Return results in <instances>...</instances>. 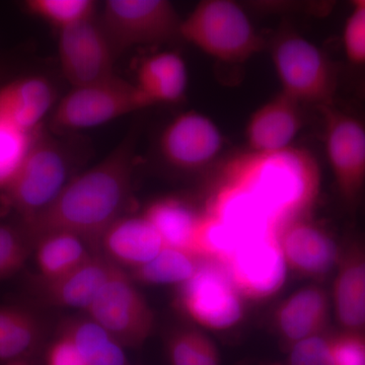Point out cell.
<instances>
[{
  "mask_svg": "<svg viewBox=\"0 0 365 365\" xmlns=\"http://www.w3.org/2000/svg\"><path fill=\"white\" fill-rule=\"evenodd\" d=\"M137 137V129L129 132L104 160L67 182L47 208L24 223L30 242L64 232L98 246L130 195Z\"/></svg>",
  "mask_w": 365,
  "mask_h": 365,
  "instance_id": "cell-1",
  "label": "cell"
},
{
  "mask_svg": "<svg viewBox=\"0 0 365 365\" xmlns=\"http://www.w3.org/2000/svg\"><path fill=\"white\" fill-rule=\"evenodd\" d=\"M222 182L244 192L279 230L290 220L309 216L318 200L321 174L309 153L289 148L252 153L234 163Z\"/></svg>",
  "mask_w": 365,
  "mask_h": 365,
  "instance_id": "cell-2",
  "label": "cell"
},
{
  "mask_svg": "<svg viewBox=\"0 0 365 365\" xmlns=\"http://www.w3.org/2000/svg\"><path fill=\"white\" fill-rule=\"evenodd\" d=\"M180 38L212 58L237 63L264 48V40L239 4L203 0L182 19Z\"/></svg>",
  "mask_w": 365,
  "mask_h": 365,
  "instance_id": "cell-3",
  "label": "cell"
},
{
  "mask_svg": "<svg viewBox=\"0 0 365 365\" xmlns=\"http://www.w3.org/2000/svg\"><path fill=\"white\" fill-rule=\"evenodd\" d=\"M272 62L281 93L300 105L322 108L334 104L338 73L325 53L309 40L285 34L274 43Z\"/></svg>",
  "mask_w": 365,
  "mask_h": 365,
  "instance_id": "cell-4",
  "label": "cell"
},
{
  "mask_svg": "<svg viewBox=\"0 0 365 365\" xmlns=\"http://www.w3.org/2000/svg\"><path fill=\"white\" fill-rule=\"evenodd\" d=\"M148 107L135 83L115 74L93 85L72 88L55 107L51 127L60 132L85 130Z\"/></svg>",
  "mask_w": 365,
  "mask_h": 365,
  "instance_id": "cell-5",
  "label": "cell"
},
{
  "mask_svg": "<svg viewBox=\"0 0 365 365\" xmlns=\"http://www.w3.org/2000/svg\"><path fill=\"white\" fill-rule=\"evenodd\" d=\"M68 158L52 137L41 130L20 170L4 192L7 206L24 223L47 208L67 184Z\"/></svg>",
  "mask_w": 365,
  "mask_h": 365,
  "instance_id": "cell-6",
  "label": "cell"
},
{
  "mask_svg": "<svg viewBox=\"0 0 365 365\" xmlns=\"http://www.w3.org/2000/svg\"><path fill=\"white\" fill-rule=\"evenodd\" d=\"M98 21L117 55L180 38L182 19L168 0H108Z\"/></svg>",
  "mask_w": 365,
  "mask_h": 365,
  "instance_id": "cell-7",
  "label": "cell"
},
{
  "mask_svg": "<svg viewBox=\"0 0 365 365\" xmlns=\"http://www.w3.org/2000/svg\"><path fill=\"white\" fill-rule=\"evenodd\" d=\"M86 312L123 348L141 347L155 328L150 304L118 265Z\"/></svg>",
  "mask_w": 365,
  "mask_h": 365,
  "instance_id": "cell-8",
  "label": "cell"
},
{
  "mask_svg": "<svg viewBox=\"0 0 365 365\" xmlns=\"http://www.w3.org/2000/svg\"><path fill=\"white\" fill-rule=\"evenodd\" d=\"M244 297L220 262L203 259L195 274L178 290V306L209 330L223 331L242 321Z\"/></svg>",
  "mask_w": 365,
  "mask_h": 365,
  "instance_id": "cell-9",
  "label": "cell"
},
{
  "mask_svg": "<svg viewBox=\"0 0 365 365\" xmlns=\"http://www.w3.org/2000/svg\"><path fill=\"white\" fill-rule=\"evenodd\" d=\"M319 110L336 187L346 207L354 210L365 187V123L356 115L334 104Z\"/></svg>",
  "mask_w": 365,
  "mask_h": 365,
  "instance_id": "cell-10",
  "label": "cell"
},
{
  "mask_svg": "<svg viewBox=\"0 0 365 365\" xmlns=\"http://www.w3.org/2000/svg\"><path fill=\"white\" fill-rule=\"evenodd\" d=\"M57 47L60 68L72 88L115 76L116 53L96 19L59 31Z\"/></svg>",
  "mask_w": 365,
  "mask_h": 365,
  "instance_id": "cell-11",
  "label": "cell"
},
{
  "mask_svg": "<svg viewBox=\"0 0 365 365\" xmlns=\"http://www.w3.org/2000/svg\"><path fill=\"white\" fill-rule=\"evenodd\" d=\"M222 264L244 299H270L287 280V265L277 235L244 242Z\"/></svg>",
  "mask_w": 365,
  "mask_h": 365,
  "instance_id": "cell-12",
  "label": "cell"
},
{
  "mask_svg": "<svg viewBox=\"0 0 365 365\" xmlns=\"http://www.w3.org/2000/svg\"><path fill=\"white\" fill-rule=\"evenodd\" d=\"M223 137L217 125L195 111L182 113L163 130L160 151L173 168L185 172L202 170L220 155Z\"/></svg>",
  "mask_w": 365,
  "mask_h": 365,
  "instance_id": "cell-13",
  "label": "cell"
},
{
  "mask_svg": "<svg viewBox=\"0 0 365 365\" xmlns=\"http://www.w3.org/2000/svg\"><path fill=\"white\" fill-rule=\"evenodd\" d=\"M277 237L287 268L295 273L324 279L335 272L340 245L323 227L309 220V216L283 225Z\"/></svg>",
  "mask_w": 365,
  "mask_h": 365,
  "instance_id": "cell-14",
  "label": "cell"
},
{
  "mask_svg": "<svg viewBox=\"0 0 365 365\" xmlns=\"http://www.w3.org/2000/svg\"><path fill=\"white\" fill-rule=\"evenodd\" d=\"M331 304L340 330L365 334L364 237L352 235L340 245Z\"/></svg>",
  "mask_w": 365,
  "mask_h": 365,
  "instance_id": "cell-15",
  "label": "cell"
},
{
  "mask_svg": "<svg viewBox=\"0 0 365 365\" xmlns=\"http://www.w3.org/2000/svg\"><path fill=\"white\" fill-rule=\"evenodd\" d=\"M302 125L299 103L280 91L250 118L246 128L250 150L267 155L287 150Z\"/></svg>",
  "mask_w": 365,
  "mask_h": 365,
  "instance_id": "cell-16",
  "label": "cell"
},
{
  "mask_svg": "<svg viewBox=\"0 0 365 365\" xmlns=\"http://www.w3.org/2000/svg\"><path fill=\"white\" fill-rule=\"evenodd\" d=\"M98 246L119 267H141L165 246L155 228L144 216H121L106 230Z\"/></svg>",
  "mask_w": 365,
  "mask_h": 365,
  "instance_id": "cell-17",
  "label": "cell"
},
{
  "mask_svg": "<svg viewBox=\"0 0 365 365\" xmlns=\"http://www.w3.org/2000/svg\"><path fill=\"white\" fill-rule=\"evenodd\" d=\"M331 299L323 288L312 285L290 295L276 309V330L287 345L327 332Z\"/></svg>",
  "mask_w": 365,
  "mask_h": 365,
  "instance_id": "cell-18",
  "label": "cell"
},
{
  "mask_svg": "<svg viewBox=\"0 0 365 365\" xmlns=\"http://www.w3.org/2000/svg\"><path fill=\"white\" fill-rule=\"evenodd\" d=\"M54 86L44 76H30L0 86V117L26 132L42 129L43 120L54 109Z\"/></svg>",
  "mask_w": 365,
  "mask_h": 365,
  "instance_id": "cell-19",
  "label": "cell"
},
{
  "mask_svg": "<svg viewBox=\"0 0 365 365\" xmlns=\"http://www.w3.org/2000/svg\"><path fill=\"white\" fill-rule=\"evenodd\" d=\"M115 266L116 264L102 252L95 251L88 260L71 272L43 281L45 299L55 307L86 311L109 279Z\"/></svg>",
  "mask_w": 365,
  "mask_h": 365,
  "instance_id": "cell-20",
  "label": "cell"
},
{
  "mask_svg": "<svg viewBox=\"0 0 365 365\" xmlns=\"http://www.w3.org/2000/svg\"><path fill=\"white\" fill-rule=\"evenodd\" d=\"M135 85L150 107L177 104L184 98L188 86L186 64L177 53H155L141 62Z\"/></svg>",
  "mask_w": 365,
  "mask_h": 365,
  "instance_id": "cell-21",
  "label": "cell"
},
{
  "mask_svg": "<svg viewBox=\"0 0 365 365\" xmlns=\"http://www.w3.org/2000/svg\"><path fill=\"white\" fill-rule=\"evenodd\" d=\"M143 216L155 228L165 246L193 253L194 239L202 213L186 201L167 197L150 203Z\"/></svg>",
  "mask_w": 365,
  "mask_h": 365,
  "instance_id": "cell-22",
  "label": "cell"
},
{
  "mask_svg": "<svg viewBox=\"0 0 365 365\" xmlns=\"http://www.w3.org/2000/svg\"><path fill=\"white\" fill-rule=\"evenodd\" d=\"M59 335L71 341L86 365H127L124 348L90 317L66 319Z\"/></svg>",
  "mask_w": 365,
  "mask_h": 365,
  "instance_id": "cell-23",
  "label": "cell"
},
{
  "mask_svg": "<svg viewBox=\"0 0 365 365\" xmlns=\"http://www.w3.org/2000/svg\"><path fill=\"white\" fill-rule=\"evenodd\" d=\"M85 240L69 232H49L38 237L35 246L36 263L43 280L58 278L78 267L95 251H90Z\"/></svg>",
  "mask_w": 365,
  "mask_h": 365,
  "instance_id": "cell-24",
  "label": "cell"
},
{
  "mask_svg": "<svg viewBox=\"0 0 365 365\" xmlns=\"http://www.w3.org/2000/svg\"><path fill=\"white\" fill-rule=\"evenodd\" d=\"M203 259L185 250L165 247L153 259L129 274L134 282L148 285L182 284L195 274Z\"/></svg>",
  "mask_w": 365,
  "mask_h": 365,
  "instance_id": "cell-25",
  "label": "cell"
},
{
  "mask_svg": "<svg viewBox=\"0 0 365 365\" xmlns=\"http://www.w3.org/2000/svg\"><path fill=\"white\" fill-rule=\"evenodd\" d=\"M41 130L31 133L0 117V193L14 181Z\"/></svg>",
  "mask_w": 365,
  "mask_h": 365,
  "instance_id": "cell-26",
  "label": "cell"
},
{
  "mask_svg": "<svg viewBox=\"0 0 365 365\" xmlns=\"http://www.w3.org/2000/svg\"><path fill=\"white\" fill-rule=\"evenodd\" d=\"M31 16L61 31L96 19L93 0H28L24 4Z\"/></svg>",
  "mask_w": 365,
  "mask_h": 365,
  "instance_id": "cell-27",
  "label": "cell"
},
{
  "mask_svg": "<svg viewBox=\"0 0 365 365\" xmlns=\"http://www.w3.org/2000/svg\"><path fill=\"white\" fill-rule=\"evenodd\" d=\"M211 341L205 333L197 329L177 331L168 341L167 354L170 365H200Z\"/></svg>",
  "mask_w": 365,
  "mask_h": 365,
  "instance_id": "cell-28",
  "label": "cell"
},
{
  "mask_svg": "<svg viewBox=\"0 0 365 365\" xmlns=\"http://www.w3.org/2000/svg\"><path fill=\"white\" fill-rule=\"evenodd\" d=\"M30 240L25 232L0 225V280L6 279L25 266L30 255Z\"/></svg>",
  "mask_w": 365,
  "mask_h": 365,
  "instance_id": "cell-29",
  "label": "cell"
},
{
  "mask_svg": "<svg viewBox=\"0 0 365 365\" xmlns=\"http://www.w3.org/2000/svg\"><path fill=\"white\" fill-rule=\"evenodd\" d=\"M343 47L350 63L365 66V6L356 0L352 2V13L346 20Z\"/></svg>",
  "mask_w": 365,
  "mask_h": 365,
  "instance_id": "cell-30",
  "label": "cell"
},
{
  "mask_svg": "<svg viewBox=\"0 0 365 365\" xmlns=\"http://www.w3.org/2000/svg\"><path fill=\"white\" fill-rule=\"evenodd\" d=\"M287 365H332L331 334H319L289 346Z\"/></svg>",
  "mask_w": 365,
  "mask_h": 365,
  "instance_id": "cell-31",
  "label": "cell"
},
{
  "mask_svg": "<svg viewBox=\"0 0 365 365\" xmlns=\"http://www.w3.org/2000/svg\"><path fill=\"white\" fill-rule=\"evenodd\" d=\"M332 365H365V334L339 330L331 334Z\"/></svg>",
  "mask_w": 365,
  "mask_h": 365,
  "instance_id": "cell-32",
  "label": "cell"
},
{
  "mask_svg": "<svg viewBox=\"0 0 365 365\" xmlns=\"http://www.w3.org/2000/svg\"><path fill=\"white\" fill-rule=\"evenodd\" d=\"M31 313L14 307H0V357L20 341Z\"/></svg>",
  "mask_w": 365,
  "mask_h": 365,
  "instance_id": "cell-33",
  "label": "cell"
},
{
  "mask_svg": "<svg viewBox=\"0 0 365 365\" xmlns=\"http://www.w3.org/2000/svg\"><path fill=\"white\" fill-rule=\"evenodd\" d=\"M46 365H86L81 353L71 340L59 335L48 348L46 353Z\"/></svg>",
  "mask_w": 365,
  "mask_h": 365,
  "instance_id": "cell-34",
  "label": "cell"
},
{
  "mask_svg": "<svg viewBox=\"0 0 365 365\" xmlns=\"http://www.w3.org/2000/svg\"><path fill=\"white\" fill-rule=\"evenodd\" d=\"M6 365H30V364H29L28 362H26V360L24 359V360H16V361L9 362V364H6Z\"/></svg>",
  "mask_w": 365,
  "mask_h": 365,
  "instance_id": "cell-35",
  "label": "cell"
}]
</instances>
